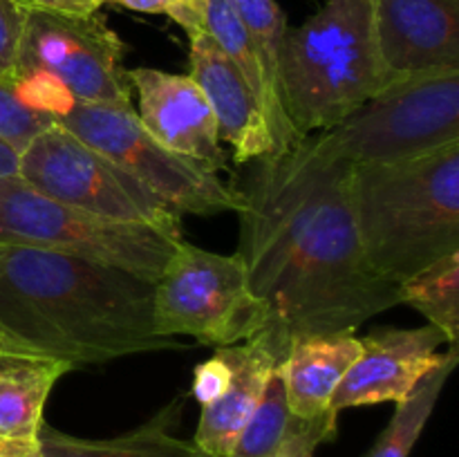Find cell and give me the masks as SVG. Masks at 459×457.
Here are the masks:
<instances>
[{"instance_id":"6da1fadb","label":"cell","mask_w":459,"mask_h":457,"mask_svg":"<svg viewBox=\"0 0 459 457\" xmlns=\"http://www.w3.org/2000/svg\"><path fill=\"white\" fill-rule=\"evenodd\" d=\"M345 161L305 137L255 161L240 193V255L251 291L290 339L354 332L397 307L399 285L368 264Z\"/></svg>"},{"instance_id":"7a4b0ae2","label":"cell","mask_w":459,"mask_h":457,"mask_svg":"<svg viewBox=\"0 0 459 457\" xmlns=\"http://www.w3.org/2000/svg\"><path fill=\"white\" fill-rule=\"evenodd\" d=\"M0 323L72 370L186 348L157 332L152 282L34 246L4 245Z\"/></svg>"},{"instance_id":"3957f363","label":"cell","mask_w":459,"mask_h":457,"mask_svg":"<svg viewBox=\"0 0 459 457\" xmlns=\"http://www.w3.org/2000/svg\"><path fill=\"white\" fill-rule=\"evenodd\" d=\"M350 197L368 264L402 285L459 251V139L406 160L352 166Z\"/></svg>"},{"instance_id":"277c9868","label":"cell","mask_w":459,"mask_h":457,"mask_svg":"<svg viewBox=\"0 0 459 457\" xmlns=\"http://www.w3.org/2000/svg\"><path fill=\"white\" fill-rule=\"evenodd\" d=\"M281 94L300 137L330 130L394 81L381 61L372 0H327L281 47Z\"/></svg>"},{"instance_id":"5b68a950","label":"cell","mask_w":459,"mask_h":457,"mask_svg":"<svg viewBox=\"0 0 459 457\" xmlns=\"http://www.w3.org/2000/svg\"><path fill=\"white\" fill-rule=\"evenodd\" d=\"M126 45L99 16L27 4L13 88L27 106L56 115L72 101L133 106Z\"/></svg>"},{"instance_id":"8992f818","label":"cell","mask_w":459,"mask_h":457,"mask_svg":"<svg viewBox=\"0 0 459 457\" xmlns=\"http://www.w3.org/2000/svg\"><path fill=\"white\" fill-rule=\"evenodd\" d=\"M179 242L182 231L65 206L18 175L0 179V245L56 251L155 285Z\"/></svg>"},{"instance_id":"52a82bcc","label":"cell","mask_w":459,"mask_h":457,"mask_svg":"<svg viewBox=\"0 0 459 457\" xmlns=\"http://www.w3.org/2000/svg\"><path fill=\"white\" fill-rule=\"evenodd\" d=\"M459 139V70L394 79L341 124L312 139L350 166L421 155Z\"/></svg>"},{"instance_id":"ba28073f","label":"cell","mask_w":459,"mask_h":457,"mask_svg":"<svg viewBox=\"0 0 459 457\" xmlns=\"http://www.w3.org/2000/svg\"><path fill=\"white\" fill-rule=\"evenodd\" d=\"M155 323L161 336L227 348L254 339L272 323V312L251 291L240 255L182 240L155 282Z\"/></svg>"},{"instance_id":"9c48e42d","label":"cell","mask_w":459,"mask_h":457,"mask_svg":"<svg viewBox=\"0 0 459 457\" xmlns=\"http://www.w3.org/2000/svg\"><path fill=\"white\" fill-rule=\"evenodd\" d=\"M52 121L146 184L179 215H218L240 209V193L229 188L213 170L157 142L133 106L72 101Z\"/></svg>"},{"instance_id":"30bf717a","label":"cell","mask_w":459,"mask_h":457,"mask_svg":"<svg viewBox=\"0 0 459 457\" xmlns=\"http://www.w3.org/2000/svg\"><path fill=\"white\" fill-rule=\"evenodd\" d=\"M18 177L65 206L182 231V215L169 202L56 124L22 148Z\"/></svg>"},{"instance_id":"8fae6325","label":"cell","mask_w":459,"mask_h":457,"mask_svg":"<svg viewBox=\"0 0 459 457\" xmlns=\"http://www.w3.org/2000/svg\"><path fill=\"white\" fill-rule=\"evenodd\" d=\"M361 354L332 399V410L402 401L439 361L446 336L433 325L377 327L361 336Z\"/></svg>"},{"instance_id":"7c38bea8","label":"cell","mask_w":459,"mask_h":457,"mask_svg":"<svg viewBox=\"0 0 459 457\" xmlns=\"http://www.w3.org/2000/svg\"><path fill=\"white\" fill-rule=\"evenodd\" d=\"M128 74L137 90L134 112L157 142L213 173L227 168L213 110L191 74L155 67H134Z\"/></svg>"},{"instance_id":"4fadbf2b","label":"cell","mask_w":459,"mask_h":457,"mask_svg":"<svg viewBox=\"0 0 459 457\" xmlns=\"http://www.w3.org/2000/svg\"><path fill=\"white\" fill-rule=\"evenodd\" d=\"M372 18L394 79L459 70V0H372Z\"/></svg>"},{"instance_id":"5bb4252c","label":"cell","mask_w":459,"mask_h":457,"mask_svg":"<svg viewBox=\"0 0 459 457\" xmlns=\"http://www.w3.org/2000/svg\"><path fill=\"white\" fill-rule=\"evenodd\" d=\"M285 330L269 323L254 339L242 345L218 348V354L231 370L224 392L215 401L202 406L195 444L209 457H229L238 435L254 415L263 399L267 381L290 348Z\"/></svg>"},{"instance_id":"9a60e30c","label":"cell","mask_w":459,"mask_h":457,"mask_svg":"<svg viewBox=\"0 0 459 457\" xmlns=\"http://www.w3.org/2000/svg\"><path fill=\"white\" fill-rule=\"evenodd\" d=\"M188 40H191L188 74L200 85L202 94L209 101L218 124L220 142H227L233 148V160L245 164V161H258L276 155L263 108L238 67L215 45L209 31Z\"/></svg>"},{"instance_id":"2e32d148","label":"cell","mask_w":459,"mask_h":457,"mask_svg":"<svg viewBox=\"0 0 459 457\" xmlns=\"http://www.w3.org/2000/svg\"><path fill=\"white\" fill-rule=\"evenodd\" d=\"M359 354L361 341L354 332L294 336L281 366L290 410L299 419L334 412L332 399Z\"/></svg>"},{"instance_id":"e0dca14e","label":"cell","mask_w":459,"mask_h":457,"mask_svg":"<svg viewBox=\"0 0 459 457\" xmlns=\"http://www.w3.org/2000/svg\"><path fill=\"white\" fill-rule=\"evenodd\" d=\"M179 412L182 399H175L146 424L110 439L74 437L43 424L36 442L43 457H209L195 444L173 433Z\"/></svg>"},{"instance_id":"ac0fdd59","label":"cell","mask_w":459,"mask_h":457,"mask_svg":"<svg viewBox=\"0 0 459 457\" xmlns=\"http://www.w3.org/2000/svg\"><path fill=\"white\" fill-rule=\"evenodd\" d=\"M72 367L52 358H0V439H36L54 384Z\"/></svg>"},{"instance_id":"d6986e66","label":"cell","mask_w":459,"mask_h":457,"mask_svg":"<svg viewBox=\"0 0 459 457\" xmlns=\"http://www.w3.org/2000/svg\"><path fill=\"white\" fill-rule=\"evenodd\" d=\"M457 361V345H451V349L439 357V361L426 372L415 390L406 399L397 401L393 419L366 457H411L417 439L424 433L426 424L433 415L435 403H437L448 376L455 372Z\"/></svg>"},{"instance_id":"ffe728a7","label":"cell","mask_w":459,"mask_h":457,"mask_svg":"<svg viewBox=\"0 0 459 457\" xmlns=\"http://www.w3.org/2000/svg\"><path fill=\"white\" fill-rule=\"evenodd\" d=\"M399 298L429 318L446 336L448 345H457L459 336V251L437 260L399 285Z\"/></svg>"},{"instance_id":"44dd1931","label":"cell","mask_w":459,"mask_h":457,"mask_svg":"<svg viewBox=\"0 0 459 457\" xmlns=\"http://www.w3.org/2000/svg\"><path fill=\"white\" fill-rule=\"evenodd\" d=\"M282 361L272 372L263 399L255 406L229 457H273L303 421L290 410L285 381H282Z\"/></svg>"},{"instance_id":"7402d4cb","label":"cell","mask_w":459,"mask_h":457,"mask_svg":"<svg viewBox=\"0 0 459 457\" xmlns=\"http://www.w3.org/2000/svg\"><path fill=\"white\" fill-rule=\"evenodd\" d=\"M227 3L238 13L245 30L249 31L260 63H263L264 76L282 101L278 65H281L282 39H285L287 27H290L285 12L278 7L276 0H227Z\"/></svg>"},{"instance_id":"603a6c76","label":"cell","mask_w":459,"mask_h":457,"mask_svg":"<svg viewBox=\"0 0 459 457\" xmlns=\"http://www.w3.org/2000/svg\"><path fill=\"white\" fill-rule=\"evenodd\" d=\"M52 124V115L27 106L18 97L13 83L0 81V142L22 151L36 134Z\"/></svg>"},{"instance_id":"cb8c5ba5","label":"cell","mask_w":459,"mask_h":457,"mask_svg":"<svg viewBox=\"0 0 459 457\" xmlns=\"http://www.w3.org/2000/svg\"><path fill=\"white\" fill-rule=\"evenodd\" d=\"M142 13H164L178 22L188 39L206 31V0H101Z\"/></svg>"},{"instance_id":"d4e9b609","label":"cell","mask_w":459,"mask_h":457,"mask_svg":"<svg viewBox=\"0 0 459 457\" xmlns=\"http://www.w3.org/2000/svg\"><path fill=\"white\" fill-rule=\"evenodd\" d=\"M30 0H0V81L12 83Z\"/></svg>"},{"instance_id":"484cf974","label":"cell","mask_w":459,"mask_h":457,"mask_svg":"<svg viewBox=\"0 0 459 457\" xmlns=\"http://www.w3.org/2000/svg\"><path fill=\"white\" fill-rule=\"evenodd\" d=\"M336 412H327L316 419L303 421L273 457H314L323 442H332L336 437Z\"/></svg>"},{"instance_id":"4316f807","label":"cell","mask_w":459,"mask_h":457,"mask_svg":"<svg viewBox=\"0 0 459 457\" xmlns=\"http://www.w3.org/2000/svg\"><path fill=\"white\" fill-rule=\"evenodd\" d=\"M229 376H231V370L224 363V358L215 352L209 361L200 363L195 367V375H193V397L202 406L215 401L224 392V388H227Z\"/></svg>"},{"instance_id":"83f0119b","label":"cell","mask_w":459,"mask_h":457,"mask_svg":"<svg viewBox=\"0 0 459 457\" xmlns=\"http://www.w3.org/2000/svg\"><path fill=\"white\" fill-rule=\"evenodd\" d=\"M0 357H18V358H45L34 345H30L27 341H22L21 336H16L13 332H9L7 327L0 323Z\"/></svg>"},{"instance_id":"f1b7e54d","label":"cell","mask_w":459,"mask_h":457,"mask_svg":"<svg viewBox=\"0 0 459 457\" xmlns=\"http://www.w3.org/2000/svg\"><path fill=\"white\" fill-rule=\"evenodd\" d=\"M31 4H39V7L54 9V12L63 13H76V16H88L94 13L101 7V0H30Z\"/></svg>"},{"instance_id":"f546056e","label":"cell","mask_w":459,"mask_h":457,"mask_svg":"<svg viewBox=\"0 0 459 457\" xmlns=\"http://www.w3.org/2000/svg\"><path fill=\"white\" fill-rule=\"evenodd\" d=\"M0 457H43L36 439H0Z\"/></svg>"},{"instance_id":"4dcf8cb0","label":"cell","mask_w":459,"mask_h":457,"mask_svg":"<svg viewBox=\"0 0 459 457\" xmlns=\"http://www.w3.org/2000/svg\"><path fill=\"white\" fill-rule=\"evenodd\" d=\"M18 157H21L18 148L0 142V179L18 175Z\"/></svg>"},{"instance_id":"1f68e13d","label":"cell","mask_w":459,"mask_h":457,"mask_svg":"<svg viewBox=\"0 0 459 457\" xmlns=\"http://www.w3.org/2000/svg\"><path fill=\"white\" fill-rule=\"evenodd\" d=\"M3 254H4V245H0V258H3Z\"/></svg>"},{"instance_id":"d6a6232c","label":"cell","mask_w":459,"mask_h":457,"mask_svg":"<svg viewBox=\"0 0 459 457\" xmlns=\"http://www.w3.org/2000/svg\"><path fill=\"white\" fill-rule=\"evenodd\" d=\"M0 358H3V357H0Z\"/></svg>"}]
</instances>
